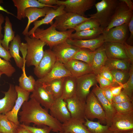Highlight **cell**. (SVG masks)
Returning a JSON list of instances; mask_svg holds the SVG:
<instances>
[{"mask_svg": "<svg viewBox=\"0 0 133 133\" xmlns=\"http://www.w3.org/2000/svg\"><path fill=\"white\" fill-rule=\"evenodd\" d=\"M19 111V121L21 124L29 126L31 123L38 126H46L52 131L58 133L63 131L62 123L52 116L48 110L43 108L33 98L25 102Z\"/></svg>", "mask_w": 133, "mask_h": 133, "instance_id": "cell-1", "label": "cell"}, {"mask_svg": "<svg viewBox=\"0 0 133 133\" xmlns=\"http://www.w3.org/2000/svg\"><path fill=\"white\" fill-rule=\"evenodd\" d=\"M74 31L73 29H71L64 32L59 31L56 29L53 23L45 29L37 28L30 37L44 42L51 50L54 46L66 41L67 39L70 38L71 34Z\"/></svg>", "mask_w": 133, "mask_h": 133, "instance_id": "cell-2", "label": "cell"}, {"mask_svg": "<svg viewBox=\"0 0 133 133\" xmlns=\"http://www.w3.org/2000/svg\"><path fill=\"white\" fill-rule=\"evenodd\" d=\"M119 2L117 0H102L95 4L96 12L88 16L104 29L108 25Z\"/></svg>", "mask_w": 133, "mask_h": 133, "instance_id": "cell-3", "label": "cell"}, {"mask_svg": "<svg viewBox=\"0 0 133 133\" xmlns=\"http://www.w3.org/2000/svg\"><path fill=\"white\" fill-rule=\"evenodd\" d=\"M24 39L27 45L25 64L27 67H36L44 55V47L46 43L41 40L25 36Z\"/></svg>", "mask_w": 133, "mask_h": 133, "instance_id": "cell-4", "label": "cell"}, {"mask_svg": "<svg viewBox=\"0 0 133 133\" xmlns=\"http://www.w3.org/2000/svg\"><path fill=\"white\" fill-rule=\"evenodd\" d=\"M85 115L88 119L92 121L97 119L100 123L106 124L105 112L97 98L91 91L87 97L85 106Z\"/></svg>", "mask_w": 133, "mask_h": 133, "instance_id": "cell-5", "label": "cell"}, {"mask_svg": "<svg viewBox=\"0 0 133 133\" xmlns=\"http://www.w3.org/2000/svg\"><path fill=\"white\" fill-rule=\"evenodd\" d=\"M92 18L71 12H66L56 17L53 23L58 31L64 32L75 27L82 22Z\"/></svg>", "mask_w": 133, "mask_h": 133, "instance_id": "cell-6", "label": "cell"}, {"mask_svg": "<svg viewBox=\"0 0 133 133\" xmlns=\"http://www.w3.org/2000/svg\"><path fill=\"white\" fill-rule=\"evenodd\" d=\"M119 2L110 22L103 31H107L113 27L124 24L128 25L132 17L133 11L129 9L126 4L119 0Z\"/></svg>", "mask_w": 133, "mask_h": 133, "instance_id": "cell-7", "label": "cell"}, {"mask_svg": "<svg viewBox=\"0 0 133 133\" xmlns=\"http://www.w3.org/2000/svg\"><path fill=\"white\" fill-rule=\"evenodd\" d=\"M57 5L65 6L64 10L66 12L75 13L85 17V13L95 5L96 0H57Z\"/></svg>", "mask_w": 133, "mask_h": 133, "instance_id": "cell-8", "label": "cell"}, {"mask_svg": "<svg viewBox=\"0 0 133 133\" xmlns=\"http://www.w3.org/2000/svg\"><path fill=\"white\" fill-rule=\"evenodd\" d=\"M96 75L90 73L76 78V95L81 100L85 102L90 93V89L97 84Z\"/></svg>", "mask_w": 133, "mask_h": 133, "instance_id": "cell-9", "label": "cell"}, {"mask_svg": "<svg viewBox=\"0 0 133 133\" xmlns=\"http://www.w3.org/2000/svg\"><path fill=\"white\" fill-rule=\"evenodd\" d=\"M109 129L112 132L133 130V112L127 114L116 112Z\"/></svg>", "mask_w": 133, "mask_h": 133, "instance_id": "cell-10", "label": "cell"}, {"mask_svg": "<svg viewBox=\"0 0 133 133\" xmlns=\"http://www.w3.org/2000/svg\"><path fill=\"white\" fill-rule=\"evenodd\" d=\"M57 60L51 50H45L42 58L38 65L34 68V74L38 79L43 77L51 71Z\"/></svg>", "mask_w": 133, "mask_h": 133, "instance_id": "cell-11", "label": "cell"}, {"mask_svg": "<svg viewBox=\"0 0 133 133\" xmlns=\"http://www.w3.org/2000/svg\"><path fill=\"white\" fill-rule=\"evenodd\" d=\"M30 98H33L48 110L49 109L55 100L47 90L44 85L37 80Z\"/></svg>", "mask_w": 133, "mask_h": 133, "instance_id": "cell-12", "label": "cell"}, {"mask_svg": "<svg viewBox=\"0 0 133 133\" xmlns=\"http://www.w3.org/2000/svg\"><path fill=\"white\" fill-rule=\"evenodd\" d=\"M17 94V98L15 104L12 110L5 115L8 119L16 125L20 124L18 115L20 109L24 103L29 100L30 93L20 87L19 86H15Z\"/></svg>", "mask_w": 133, "mask_h": 133, "instance_id": "cell-13", "label": "cell"}, {"mask_svg": "<svg viewBox=\"0 0 133 133\" xmlns=\"http://www.w3.org/2000/svg\"><path fill=\"white\" fill-rule=\"evenodd\" d=\"M80 49L66 41L54 46L51 50L58 60L64 64L71 59Z\"/></svg>", "mask_w": 133, "mask_h": 133, "instance_id": "cell-14", "label": "cell"}, {"mask_svg": "<svg viewBox=\"0 0 133 133\" xmlns=\"http://www.w3.org/2000/svg\"><path fill=\"white\" fill-rule=\"evenodd\" d=\"M92 91L96 96L105 112L106 125L110 127L113 118L117 112L115 109L112 103L105 97L102 89L97 84L94 86Z\"/></svg>", "mask_w": 133, "mask_h": 133, "instance_id": "cell-15", "label": "cell"}, {"mask_svg": "<svg viewBox=\"0 0 133 133\" xmlns=\"http://www.w3.org/2000/svg\"><path fill=\"white\" fill-rule=\"evenodd\" d=\"M64 100L66 103L71 118L79 120L84 123L85 102L81 100L76 95Z\"/></svg>", "mask_w": 133, "mask_h": 133, "instance_id": "cell-16", "label": "cell"}, {"mask_svg": "<svg viewBox=\"0 0 133 133\" xmlns=\"http://www.w3.org/2000/svg\"><path fill=\"white\" fill-rule=\"evenodd\" d=\"M49 110L50 114L62 123L71 118L66 103L61 97L55 100Z\"/></svg>", "mask_w": 133, "mask_h": 133, "instance_id": "cell-17", "label": "cell"}, {"mask_svg": "<svg viewBox=\"0 0 133 133\" xmlns=\"http://www.w3.org/2000/svg\"><path fill=\"white\" fill-rule=\"evenodd\" d=\"M128 27L124 24L116 27L107 31H103L102 33L104 42H112L119 43L123 44L127 38Z\"/></svg>", "mask_w": 133, "mask_h": 133, "instance_id": "cell-18", "label": "cell"}, {"mask_svg": "<svg viewBox=\"0 0 133 133\" xmlns=\"http://www.w3.org/2000/svg\"><path fill=\"white\" fill-rule=\"evenodd\" d=\"M65 8V6L62 5L59 6L56 9L48 7L44 17L40 20L33 22L34 26L28 32V36H30L33 34L35 30L42 25L49 24L52 25L53 23L52 21L54 19L66 12L64 10Z\"/></svg>", "mask_w": 133, "mask_h": 133, "instance_id": "cell-19", "label": "cell"}, {"mask_svg": "<svg viewBox=\"0 0 133 133\" xmlns=\"http://www.w3.org/2000/svg\"><path fill=\"white\" fill-rule=\"evenodd\" d=\"M15 6L17 9L16 18L21 20L26 17L25 15V10L30 7L43 8L45 7L57 9L58 5L50 6L42 4L36 0H12Z\"/></svg>", "mask_w": 133, "mask_h": 133, "instance_id": "cell-20", "label": "cell"}, {"mask_svg": "<svg viewBox=\"0 0 133 133\" xmlns=\"http://www.w3.org/2000/svg\"><path fill=\"white\" fill-rule=\"evenodd\" d=\"M64 65L72 75L76 78L93 73L89 64L80 60L71 59Z\"/></svg>", "mask_w": 133, "mask_h": 133, "instance_id": "cell-21", "label": "cell"}, {"mask_svg": "<svg viewBox=\"0 0 133 133\" xmlns=\"http://www.w3.org/2000/svg\"><path fill=\"white\" fill-rule=\"evenodd\" d=\"M72 76L63 64L57 60L51 71L43 77L37 81L43 84L48 83L53 80Z\"/></svg>", "mask_w": 133, "mask_h": 133, "instance_id": "cell-22", "label": "cell"}, {"mask_svg": "<svg viewBox=\"0 0 133 133\" xmlns=\"http://www.w3.org/2000/svg\"><path fill=\"white\" fill-rule=\"evenodd\" d=\"M4 97L0 99V114H5L13 108L17 98L15 86L10 84L8 90L2 91Z\"/></svg>", "mask_w": 133, "mask_h": 133, "instance_id": "cell-23", "label": "cell"}, {"mask_svg": "<svg viewBox=\"0 0 133 133\" xmlns=\"http://www.w3.org/2000/svg\"><path fill=\"white\" fill-rule=\"evenodd\" d=\"M103 45L108 58L122 59L129 61L123 44L116 42H105Z\"/></svg>", "mask_w": 133, "mask_h": 133, "instance_id": "cell-24", "label": "cell"}, {"mask_svg": "<svg viewBox=\"0 0 133 133\" xmlns=\"http://www.w3.org/2000/svg\"><path fill=\"white\" fill-rule=\"evenodd\" d=\"M68 43L80 48H85L94 51L102 46L104 42L102 34L93 39L85 40H74L70 38L66 40Z\"/></svg>", "mask_w": 133, "mask_h": 133, "instance_id": "cell-25", "label": "cell"}, {"mask_svg": "<svg viewBox=\"0 0 133 133\" xmlns=\"http://www.w3.org/2000/svg\"><path fill=\"white\" fill-rule=\"evenodd\" d=\"M21 43V37L17 34L9 45V51L12 57L14 59L17 66L22 70L25 69L26 61L19 55V50Z\"/></svg>", "mask_w": 133, "mask_h": 133, "instance_id": "cell-26", "label": "cell"}, {"mask_svg": "<svg viewBox=\"0 0 133 133\" xmlns=\"http://www.w3.org/2000/svg\"><path fill=\"white\" fill-rule=\"evenodd\" d=\"M108 59L103 45L95 51L91 67L96 75L99 74L101 69L104 66Z\"/></svg>", "mask_w": 133, "mask_h": 133, "instance_id": "cell-27", "label": "cell"}, {"mask_svg": "<svg viewBox=\"0 0 133 133\" xmlns=\"http://www.w3.org/2000/svg\"><path fill=\"white\" fill-rule=\"evenodd\" d=\"M48 7H45L41 8L30 7L25 10V17H27L28 20L27 25L22 33L23 35H28V30L30 24L39 18L45 17Z\"/></svg>", "mask_w": 133, "mask_h": 133, "instance_id": "cell-28", "label": "cell"}, {"mask_svg": "<svg viewBox=\"0 0 133 133\" xmlns=\"http://www.w3.org/2000/svg\"><path fill=\"white\" fill-rule=\"evenodd\" d=\"M63 131L73 133H90L82 122L71 118L62 123Z\"/></svg>", "mask_w": 133, "mask_h": 133, "instance_id": "cell-29", "label": "cell"}, {"mask_svg": "<svg viewBox=\"0 0 133 133\" xmlns=\"http://www.w3.org/2000/svg\"><path fill=\"white\" fill-rule=\"evenodd\" d=\"M104 29L100 26L96 28L76 32L72 33L70 38L74 40H85L96 38L102 34Z\"/></svg>", "mask_w": 133, "mask_h": 133, "instance_id": "cell-30", "label": "cell"}, {"mask_svg": "<svg viewBox=\"0 0 133 133\" xmlns=\"http://www.w3.org/2000/svg\"><path fill=\"white\" fill-rule=\"evenodd\" d=\"M76 78L72 76L64 78L61 97L64 100L76 95Z\"/></svg>", "mask_w": 133, "mask_h": 133, "instance_id": "cell-31", "label": "cell"}, {"mask_svg": "<svg viewBox=\"0 0 133 133\" xmlns=\"http://www.w3.org/2000/svg\"><path fill=\"white\" fill-rule=\"evenodd\" d=\"M64 78L56 79L48 83L43 84L55 99L61 97Z\"/></svg>", "mask_w": 133, "mask_h": 133, "instance_id": "cell-32", "label": "cell"}, {"mask_svg": "<svg viewBox=\"0 0 133 133\" xmlns=\"http://www.w3.org/2000/svg\"><path fill=\"white\" fill-rule=\"evenodd\" d=\"M131 64L126 60L108 58L105 65L110 70H119L129 71Z\"/></svg>", "mask_w": 133, "mask_h": 133, "instance_id": "cell-33", "label": "cell"}, {"mask_svg": "<svg viewBox=\"0 0 133 133\" xmlns=\"http://www.w3.org/2000/svg\"><path fill=\"white\" fill-rule=\"evenodd\" d=\"M5 20L4 34L3 39L1 40V44L5 49L9 51V44L15 37V32L12 29V24L8 16L5 17Z\"/></svg>", "mask_w": 133, "mask_h": 133, "instance_id": "cell-34", "label": "cell"}, {"mask_svg": "<svg viewBox=\"0 0 133 133\" xmlns=\"http://www.w3.org/2000/svg\"><path fill=\"white\" fill-rule=\"evenodd\" d=\"M22 70L23 73L18 79L19 86L26 91L32 92L33 90L36 81L32 76H27L25 69Z\"/></svg>", "mask_w": 133, "mask_h": 133, "instance_id": "cell-35", "label": "cell"}, {"mask_svg": "<svg viewBox=\"0 0 133 133\" xmlns=\"http://www.w3.org/2000/svg\"><path fill=\"white\" fill-rule=\"evenodd\" d=\"M84 125L90 133H112L109 127L101 124L99 122H94L85 117Z\"/></svg>", "mask_w": 133, "mask_h": 133, "instance_id": "cell-36", "label": "cell"}, {"mask_svg": "<svg viewBox=\"0 0 133 133\" xmlns=\"http://www.w3.org/2000/svg\"><path fill=\"white\" fill-rule=\"evenodd\" d=\"M19 126L16 125L9 120L5 114H0L1 133H17Z\"/></svg>", "mask_w": 133, "mask_h": 133, "instance_id": "cell-37", "label": "cell"}, {"mask_svg": "<svg viewBox=\"0 0 133 133\" xmlns=\"http://www.w3.org/2000/svg\"><path fill=\"white\" fill-rule=\"evenodd\" d=\"M95 51L85 48H80L71 59L80 60L89 64L91 66Z\"/></svg>", "mask_w": 133, "mask_h": 133, "instance_id": "cell-38", "label": "cell"}, {"mask_svg": "<svg viewBox=\"0 0 133 133\" xmlns=\"http://www.w3.org/2000/svg\"><path fill=\"white\" fill-rule=\"evenodd\" d=\"M110 71L115 80L119 85L126 83L130 77L129 71L116 69Z\"/></svg>", "mask_w": 133, "mask_h": 133, "instance_id": "cell-39", "label": "cell"}, {"mask_svg": "<svg viewBox=\"0 0 133 133\" xmlns=\"http://www.w3.org/2000/svg\"><path fill=\"white\" fill-rule=\"evenodd\" d=\"M130 77L128 81L124 84L122 91L125 94L132 100H133V64H131L129 71Z\"/></svg>", "mask_w": 133, "mask_h": 133, "instance_id": "cell-40", "label": "cell"}, {"mask_svg": "<svg viewBox=\"0 0 133 133\" xmlns=\"http://www.w3.org/2000/svg\"><path fill=\"white\" fill-rule=\"evenodd\" d=\"M117 112L127 114L133 112V101H129L119 103H112Z\"/></svg>", "mask_w": 133, "mask_h": 133, "instance_id": "cell-41", "label": "cell"}, {"mask_svg": "<svg viewBox=\"0 0 133 133\" xmlns=\"http://www.w3.org/2000/svg\"><path fill=\"white\" fill-rule=\"evenodd\" d=\"M16 70L9 61L0 57V71L8 77H11Z\"/></svg>", "mask_w": 133, "mask_h": 133, "instance_id": "cell-42", "label": "cell"}, {"mask_svg": "<svg viewBox=\"0 0 133 133\" xmlns=\"http://www.w3.org/2000/svg\"><path fill=\"white\" fill-rule=\"evenodd\" d=\"M100 25L95 19H91L84 21L76 26L74 30L76 32L93 29L99 27Z\"/></svg>", "mask_w": 133, "mask_h": 133, "instance_id": "cell-43", "label": "cell"}, {"mask_svg": "<svg viewBox=\"0 0 133 133\" xmlns=\"http://www.w3.org/2000/svg\"><path fill=\"white\" fill-rule=\"evenodd\" d=\"M20 125L28 129L32 133H50L52 131L50 127L45 125L43 126L42 128L31 126L22 124H20Z\"/></svg>", "mask_w": 133, "mask_h": 133, "instance_id": "cell-44", "label": "cell"}, {"mask_svg": "<svg viewBox=\"0 0 133 133\" xmlns=\"http://www.w3.org/2000/svg\"><path fill=\"white\" fill-rule=\"evenodd\" d=\"M99 74L110 81L114 86L119 85L114 79L110 70L105 66L101 69Z\"/></svg>", "mask_w": 133, "mask_h": 133, "instance_id": "cell-45", "label": "cell"}, {"mask_svg": "<svg viewBox=\"0 0 133 133\" xmlns=\"http://www.w3.org/2000/svg\"><path fill=\"white\" fill-rule=\"evenodd\" d=\"M97 83L99 84L100 87L101 89L114 86L112 83L107 79L98 74L96 75Z\"/></svg>", "mask_w": 133, "mask_h": 133, "instance_id": "cell-46", "label": "cell"}, {"mask_svg": "<svg viewBox=\"0 0 133 133\" xmlns=\"http://www.w3.org/2000/svg\"><path fill=\"white\" fill-rule=\"evenodd\" d=\"M132 100L125 94L122 91L118 95L113 96L112 99V103H119L125 102Z\"/></svg>", "mask_w": 133, "mask_h": 133, "instance_id": "cell-47", "label": "cell"}, {"mask_svg": "<svg viewBox=\"0 0 133 133\" xmlns=\"http://www.w3.org/2000/svg\"><path fill=\"white\" fill-rule=\"evenodd\" d=\"M123 45L129 61L131 64H133V47L128 44L126 42L124 43Z\"/></svg>", "mask_w": 133, "mask_h": 133, "instance_id": "cell-48", "label": "cell"}, {"mask_svg": "<svg viewBox=\"0 0 133 133\" xmlns=\"http://www.w3.org/2000/svg\"><path fill=\"white\" fill-rule=\"evenodd\" d=\"M1 40H0V57L6 61H10V59L12 57L9 51L6 50L2 46Z\"/></svg>", "mask_w": 133, "mask_h": 133, "instance_id": "cell-49", "label": "cell"}, {"mask_svg": "<svg viewBox=\"0 0 133 133\" xmlns=\"http://www.w3.org/2000/svg\"><path fill=\"white\" fill-rule=\"evenodd\" d=\"M130 32V36L127 39L128 44L130 45L133 43V16L132 17L128 25Z\"/></svg>", "mask_w": 133, "mask_h": 133, "instance_id": "cell-50", "label": "cell"}, {"mask_svg": "<svg viewBox=\"0 0 133 133\" xmlns=\"http://www.w3.org/2000/svg\"><path fill=\"white\" fill-rule=\"evenodd\" d=\"M111 87L102 89L103 93L105 98L111 103H112L113 95L111 91Z\"/></svg>", "mask_w": 133, "mask_h": 133, "instance_id": "cell-51", "label": "cell"}, {"mask_svg": "<svg viewBox=\"0 0 133 133\" xmlns=\"http://www.w3.org/2000/svg\"><path fill=\"white\" fill-rule=\"evenodd\" d=\"M124 87V84L117 86H112L110 89L111 93L113 96L118 95L121 93Z\"/></svg>", "mask_w": 133, "mask_h": 133, "instance_id": "cell-52", "label": "cell"}, {"mask_svg": "<svg viewBox=\"0 0 133 133\" xmlns=\"http://www.w3.org/2000/svg\"><path fill=\"white\" fill-rule=\"evenodd\" d=\"M40 2L47 5L50 6L57 5V0H38Z\"/></svg>", "mask_w": 133, "mask_h": 133, "instance_id": "cell-53", "label": "cell"}, {"mask_svg": "<svg viewBox=\"0 0 133 133\" xmlns=\"http://www.w3.org/2000/svg\"><path fill=\"white\" fill-rule=\"evenodd\" d=\"M5 19L3 15L0 13V40H1L3 38V35L2 33V24L4 23Z\"/></svg>", "mask_w": 133, "mask_h": 133, "instance_id": "cell-54", "label": "cell"}, {"mask_svg": "<svg viewBox=\"0 0 133 133\" xmlns=\"http://www.w3.org/2000/svg\"><path fill=\"white\" fill-rule=\"evenodd\" d=\"M120 1L124 2L128 7L129 9L133 11V4L131 0H120Z\"/></svg>", "mask_w": 133, "mask_h": 133, "instance_id": "cell-55", "label": "cell"}, {"mask_svg": "<svg viewBox=\"0 0 133 133\" xmlns=\"http://www.w3.org/2000/svg\"><path fill=\"white\" fill-rule=\"evenodd\" d=\"M0 10L1 11H3L6 13L10 14L12 16H13L15 17H16V16H15L14 15L13 13H12L8 11L7 10L4 8L2 6L0 5Z\"/></svg>", "mask_w": 133, "mask_h": 133, "instance_id": "cell-56", "label": "cell"}, {"mask_svg": "<svg viewBox=\"0 0 133 133\" xmlns=\"http://www.w3.org/2000/svg\"><path fill=\"white\" fill-rule=\"evenodd\" d=\"M21 127L22 133H32L30 131L26 129L20 125Z\"/></svg>", "mask_w": 133, "mask_h": 133, "instance_id": "cell-57", "label": "cell"}, {"mask_svg": "<svg viewBox=\"0 0 133 133\" xmlns=\"http://www.w3.org/2000/svg\"><path fill=\"white\" fill-rule=\"evenodd\" d=\"M112 133H133V130L126 132H112Z\"/></svg>", "mask_w": 133, "mask_h": 133, "instance_id": "cell-58", "label": "cell"}, {"mask_svg": "<svg viewBox=\"0 0 133 133\" xmlns=\"http://www.w3.org/2000/svg\"><path fill=\"white\" fill-rule=\"evenodd\" d=\"M17 133H22L21 127L20 125L18 129Z\"/></svg>", "mask_w": 133, "mask_h": 133, "instance_id": "cell-59", "label": "cell"}, {"mask_svg": "<svg viewBox=\"0 0 133 133\" xmlns=\"http://www.w3.org/2000/svg\"><path fill=\"white\" fill-rule=\"evenodd\" d=\"M59 133H73L69 132H65L64 131H62L59 132Z\"/></svg>", "mask_w": 133, "mask_h": 133, "instance_id": "cell-60", "label": "cell"}, {"mask_svg": "<svg viewBox=\"0 0 133 133\" xmlns=\"http://www.w3.org/2000/svg\"><path fill=\"white\" fill-rule=\"evenodd\" d=\"M2 74V73L0 72V77L1 76V75Z\"/></svg>", "mask_w": 133, "mask_h": 133, "instance_id": "cell-61", "label": "cell"}, {"mask_svg": "<svg viewBox=\"0 0 133 133\" xmlns=\"http://www.w3.org/2000/svg\"></svg>", "mask_w": 133, "mask_h": 133, "instance_id": "cell-62", "label": "cell"}]
</instances>
